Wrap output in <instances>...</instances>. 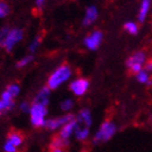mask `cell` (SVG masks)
Returning <instances> with one entry per match:
<instances>
[{"label": "cell", "instance_id": "ba28073f", "mask_svg": "<svg viewBox=\"0 0 152 152\" xmlns=\"http://www.w3.org/2000/svg\"><path fill=\"white\" fill-rule=\"evenodd\" d=\"M89 87V82L86 79H77L70 83V91L74 93L76 96H82L87 91Z\"/></svg>", "mask_w": 152, "mask_h": 152}, {"label": "cell", "instance_id": "ac0fdd59", "mask_svg": "<svg viewBox=\"0 0 152 152\" xmlns=\"http://www.w3.org/2000/svg\"><path fill=\"white\" fill-rule=\"evenodd\" d=\"M42 41H43V34H38L35 36V38L33 39V42L31 43V45L29 46V50L30 52H35L36 49L38 48V46L41 45Z\"/></svg>", "mask_w": 152, "mask_h": 152}, {"label": "cell", "instance_id": "e0dca14e", "mask_svg": "<svg viewBox=\"0 0 152 152\" xmlns=\"http://www.w3.org/2000/svg\"><path fill=\"white\" fill-rule=\"evenodd\" d=\"M124 29L127 31L128 33L132 34V35H136L137 32H138V27L135 23H132V21H129V23H126L124 25Z\"/></svg>", "mask_w": 152, "mask_h": 152}, {"label": "cell", "instance_id": "5bb4252c", "mask_svg": "<svg viewBox=\"0 0 152 152\" xmlns=\"http://www.w3.org/2000/svg\"><path fill=\"white\" fill-rule=\"evenodd\" d=\"M150 5H151V1H149V0H144L142 2L140 13H138V20H140V23L145 21L146 17H147L148 13H149V10H150Z\"/></svg>", "mask_w": 152, "mask_h": 152}, {"label": "cell", "instance_id": "2e32d148", "mask_svg": "<svg viewBox=\"0 0 152 152\" xmlns=\"http://www.w3.org/2000/svg\"><path fill=\"white\" fill-rule=\"evenodd\" d=\"M137 81L140 82V83H145V84H148V85H151L152 84V80L150 79L149 75L146 70H142L140 71L136 76Z\"/></svg>", "mask_w": 152, "mask_h": 152}, {"label": "cell", "instance_id": "52a82bcc", "mask_svg": "<svg viewBox=\"0 0 152 152\" xmlns=\"http://www.w3.org/2000/svg\"><path fill=\"white\" fill-rule=\"evenodd\" d=\"M23 31L21 29H18V28L11 29L8 37L5 39L4 45H3V48H5V50L8 51V52H10L13 49V47L18 42H20L23 39Z\"/></svg>", "mask_w": 152, "mask_h": 152}, {"label": "cell", "instance_id": "d6986e66", "mask_svg": "<svg viewBox=\"0 0 152 152\" xmlns=\"http://www.w3.org/2000/svg\"><path fill=\"white\" fill-rule=\"evenodd\" d=\"M10 30L11 29L9 27H3V28L0 29V47H3L5 39H7L9 33H10Z\"/></svg>", "mask_w": 152, "mask_h": 152}, {"label": "cell", "instance_id": "7c38bea8", "mask_svg": "<svg viewBox=\"0 0 152 152\" xmlns=\"http://www.w3.org/2000/svg\"><path fill=\"white\" fill-rule=\"evenodd\" d=\"M98 17V11L95 5H91L88 7L85 13V17L83 19V25L84 26H89L91 23H93Z\"/></svg>", "mask_w": 152, "mask_h": 152}, {"label": "cell", "instance_id": "9c48e42d", "mask_svg": "<svg viewBox=\"0 0 152 152\" xmlns=\"http://www.w3.org/2000/svg\"><path fill=\"white\" fill-rule=\"evenodd\" d=\"M102 37H103V35H102V33L100 31H94L88 36L85 37L84 45L86 46L89 50H96V49H98L100 44H101Z\"/></svg>", "mask_w": 152, "mask_h": 152}, {"label": "cell", "instance_id": "7402d4cb", "mask_svg": "<svg viewBox=\"0 0 152 152\" xmlns=\"http://www.w3.org/2000/svg\"><path fill=\"white\" fill-rule=\"evenodd\" d=\"M32 61H33V56H25V58H21L20 61H18L17 63H16V67H17V68H23V67L27 66L29 63H31Z\"/></svg>", "mask_w": 152, "mask_h": 152}, {"label": "cell", "instance_id": "f1b7e54d", "mask_svg": "<svg viewBox=\"0 0 152 152\" xmlns=\"http://www.w3.org/2000/svg\"><path fill=\"white\" fill-rule=\"evenodd\" d=\"M50 152H65L64 149H50Z\"/></svg>", "mask_w": 152, "mask_h": 152}, {"label": "cell", "instance_id": "603a6c76", "mask_svg": "<svg viewBox=\"0 0 152 152\" xmlns=\"http://www.w3.org/2000/svg\"><path fill=\"white\" fill-rule=\"evenodd\" d=\"M7 91H8L9 94L12 96V98L14 99L19 94V86H18L17 84H12V85H10V86L7 88Z\"/></svg>", "mask_w": 152, "mask_h": 152}, {"label": "cell", "instance_id": "cb8c5ba5", "mask_svg": "<svg viewBox=\"0 0 152 152\" xmlns=\"http://www.w3.org/2000/svg\"><path fill=\"white\" fill-rule=\"evenodd\" d=\"M74 104H75L74 101H72L71 99H65V100L61 103V109L63 110V111L68 112L74 107Z\"/></svg>", "mask_w": 152, "mask_h": 152}, {"label": "cell", "instance_id": "484cf974", "mask_svg": "<svg viewBox=\"0 0 152 152\" xmlns=\"http://www.w3.org/2000/svg\"><path fill=\"white\" fill-rule=\"evenodd\" d=\"M20 110L23 112V113H27V112H30V105H29V103H27V102H23V103L20 104Z\"/></svg>", "mask_w": 152, "mask_h": 152}, {"label": "cell", "instance_id": "9a60e30c", "mask_svg": "<svg viewBox=\"0 0 152 152\" xmlns=\"http://www.w3.org/2000/svg\"><path fill=\"white\" fill-rule=\"evenodd\" d=\"M68 146V140H65L58 136H54L51 140L50 149H64Z\"/></svg>", "mask_w": 152, "mask_h": 152}, {"label": "cell", "instance_id": "5b68a950", "mask_svg": "<svg viewBox=\"0 0 152 152\" xmlns=\"http://www.w3.org/2000/svg\"><path fill=\"white\" fill-rule=\"evenodd\" d=\"M76 129L75 131H89L91 126V115L88 109H83L79 112L76 118Z\"/></svg>", "mask_w": 152, "mask_h": 152}, {"label": "cell", "instance_id": "8fae6325", "mask_svg": "<svg viewBox=\"0 0 152 152\" xmlns=\"http://www.w3.org/2000/svg\"><path fill=\"white\" fill-rule=\"evenodd\" d=\"M76 122L77 121H76V119H75V120H72V121L68 122V124H66L65 126H63L61 131H60V133H58V136L65 140H68V138L71 136V134L74 133L75 129H76Z\"/></svg>", "mask_w": 152, "mask_h": 152}, {"label": "cell", "instance_id": "4316f807", "mask_svg": "<svg viewBox=\"0 0 152 152\" xmlns=\"http://www.w3.org/2000/svg\"><path fill=\"white\" fill-rule=\"evenodd\" d=\"M36 4V8H37V10L39 11V12H42L44 9V5H45V1H43V0H37L35 2Z\"/></svg>", "mask_w": 152, "mask_h": 152}, {"label": "cell", "instance_id": "8992f818", "mask_svg": "<svg viewBox=\"0 0 152 152\" xmlns=\"http://www.w3.org/2000/svg\"><path fill=\"white\" fill-rule=\"evenodd\" d=\"M75 119H76V117H75L74 114H67L62 117L46 120L45 124H44V128L47 130H56L61 127V126H65L66 124H68V122L72 121Z\"/></svg>", "mask_w": 152, "mask_h": 152}, {"label": "cell", "instance_id": "30bf717a", "mask_svg": "<svg viewBox=\"0 0 152 152\" xmlns=\"http://www.w3.org/2000/svg\"><path fill=\"white\" fill-rule=\"evenodd\" d=\"M49 98H50V89L48 87H43L39 91V93L35 96L33 103L41 104V105H44V107H47L49 103Z\"/></svg>", "mask_w": 152, "mask_h": 152}, {"label": "cell", "instance_id": "7a4b0ae2", "mask_svg": "<svg viewBox=\"0 0 152 152\" xmlns=\"http://www.w3.org/2000/svg\"><path fill=\"white\" fill-rule=\"evenodd\" d=\"M116 126L113 121L111 120H105L101 124L99 130L97 131L96 135L94 137V142H107V140H111L112 137L114 136L116 133Z\"/></svg>", "mask_w": 152, "mask_h": 152}, {"label": "cell", "instance_id": "d4e9b609", "mask_svg": "<svg viewBox=\"0 0 152 152\" xmlns=\"http://www.w3.org/2000/svg\"><path fill=\"white\" fill-rule=\"evenodd\" d=\"M3 149L5 152H16V147H14L13 145L9 144V142H5Z\"/></svg>", "mask_w": 152, "mask_h": 152}, {"label": "cell", "instance_id": "83f0119b", "mask_svg": "<svg viewBox=\"0 0 152 152\" xmlns=\"http://www.w3.org/2000/svg\"><path fill=\"white\" fill-rule=\"evenodd\" d=\"M146 71H152V60L146 64Z\"/></svg>", "mask_w": 152, "mask_h": 152}, {"label": "cell", "instance_id": "44dd1931", "mask_svg": "<svg viewBox=\"0 0 152 152\" xmlns=\"http://www.w3.org/2000/svg\"><path fill=\"white\" fill-rule=\"evenodd\" d=\"M14 105L13 101H4V100H0V114H2L4 112L11 110Z\"/></svg>", "mask_w": 152, "mask_h": 152}, {"label": "cell", "instance_id": "6da1fadb", "mask_svg": "<svg viewBox=\"0 0 152 152\" xmlns=\"http://www.w3.org/2000/svg\"><path fill=\"white\" fill-rule=\"evenodd\" d=\"M71 70L70 67L68 65H62L60 66L58 69L52 72L50 77L48 79V88L49 89H56L58 88L60 85L64 83L65 81H67L70 78Z\"/></svg>", "mask_w": 152, "mask_h": 152}, {"label": "cell", "instance_id": "3957f363", "mask_svg": "<svg viewBox=\"0 0 152 152\" xmlns=\"http://www.w3.org/2000/svg\"><path fill=\"white\" fill-rule=\"evenodd\" d=\"M30 115H31V124L33 127L39 128L44 127L45 124V117L47 115V109L44 105L41 104L33 103L30 109Z\"/></svg>", "mask_w": 152, "mask_h": 152}, {"label": "cell", "instance_id": "4fadbf2b", "mask_svg": "<svg viewBox=\"0 0 152 152\" xmlns=\"http://www.w3.org/2000/svg\"><path fill=\"white\" fill-rule=\"evenodd\" d=\"M23 142V135L19 132L15 131V132H10L8 135V140H7V142L13 145L14 147L17 148L18 146H20Z\"/></svg>", "mask_w": 152, "mask_h": 152}, {"label": "cell", "instance_id": "ffe728a7", "mask_svg": "<svg viewBox=\"0 0 152 152\" xmlns=\"http://www.w3.org/2000/svg\"><path fill=\"white\" fill-rule=\"evenodd\" d=\"M10 14V5L7 2L0 1V18H3Z\"/></svg>", "mask_w": 152, "mask_h": 152}, {"label": "cell", "instance_id": "277c9868", "mask_svg": "<svg viewBox=\"0 0 152 152\" xmlns=\"http://www.w3.org/2000/svg\"><path fill=\"white\" fill-rule=\"evenodd\" d=\"M146 61V54L142 51H137L133 53L127 61V67L131 74H138L142 71V67Z\"/></svg>", "mask_w": 152, "mask_h": 152}]
</instances>
